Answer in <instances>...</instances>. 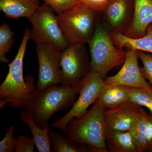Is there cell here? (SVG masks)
Segmentation results:
<instances>
[{"instance_id":"6da1fadb","label":"cell","mask_w":152,"mask_h":152,"mask_svg":"<svg viewBox=\"0 0 152 152\" xmlns=\"http://www.w3.org/2000/svg\"><path fill=\"white\" fill-rule=\"evenodd\" d=\"M31 37V29L26 28L16 56L9 64V72L0 86V108L7 104L12 108L23 109L36 91L33 76H23V60Z\"/></svg>"},{"instance_id":"7a4b0ae2","label":"cell","mask_w":152,"mask_h":152,"mask_svg":"<svg viewBox=\"0 0 152 152\" xmlns=\"http://www.w3.org/2000/svg\"><path fill=\"white\" fill-rule=\"evenodd\" d=\"M80 85L65 87L52 86L42 91H36L23 110L27 112L40 128L49 124L55 113L64 110L73 104L78 94Z\"/></svg>"},{"instance_id":"3957f363","label":"cell","mask_w":152,"mask_h":152,"mask_svg":"<svg viewBox=\"0 0 152 152\" xmlns=\"http://www.w3.org/2000/svg\"><path fill=\"white\" fill-rule=\"evenodd\" d=\"M105 109L96 99L84 115L70 120L64 133L68 140L76 145L86 144L108 152L106 145Z\"/></svg>"},{"instance_id":"277c9868","label":"cell","mask_w":152,"mask_h":152,"mask_svg":"<svg viewBox=\"0 0 152 152\" xmlns=\"http://www.w3.org/2000/svg\"><path fill=\"white\" fill-rule=\"evenodd\" d=\"M88 44L91 71L99 74L103 78L112 69L124 64L126 52L114 44L110 33L99 18L94 34Z\"/></svg>"},{"instance_id":"5b68a950","label":"cell","mask_w":152,"mask_h":152,"mask_svg":"<svg viewBox=\"0 0 152 152\" xmlns=\"http://www.w3.org/2000/svg\"><path fill=\"white\" fill-rule=\"evenodd\" d=\"M58 23L69 44H88L94 34L99 13L86 3L57 15Z\"/></svg>"},{"instance_id":"8992f818","label":"cell","mask_w":152,"mask_h":152,"mask_svg":"<svg viewBox=\"0 0 152 152\" xmlns=\"http://www.w3.org/2000/svg\"><path fill=\"white\" fill-rule=\"evenodd\" d=\"M28 19L32 25L30 39L36 45H50L61 51L69 45L59 25L57 15L46 3L39 6Z\"/></svg>"},{"instance_id":"52a82bcc","label":"cell","mask_w":152,"mask_h":152,"mask_svg":"<svg viewBox=\"0 0 152 152\" xmlns=\"http://www.w3.org/2000/svg\"><path fill=\"white\" fill-rule=\"evenodd\" d=\"M86 44H69L61 51L60 61L61 86H76L91 71Z\"/></svg>"},{"instance_id":"ba28073f","label":"cell","mask_w":152,"mask_h":152,"mask_svg":"<svg viewBox=\"0 0 152 152\" xmlns=\"http://www.w3.org/2000/svg\"><path fill=\"white\" fill-rule=\"evenodd\" d=\"M79 96L67 113L51 124V128L65 132L66 125L74 118H80L86 113L91 105L96 100L104 84V79L99 74L91 71L79 83Z\"/></svg>"},{"instance_id":"9c48e42d","label":"cell","mask_w":152,"mask_h":152,"mask_svg":"<svg viewBox=\"0 0 152 152\" xmlns=\"http://www.w3.org/2000/svg\"><path fill=\"white\" fill-rule=\"evenodd\" d=\"M39 65L36 91H42L61 83L60 61L61 51L50 45H36Z\"/></svg>"},{"instance_id":"30bf717a","label":"cell","mask_w":152,"mask_h":152,"mask_svg":"<svg viewBox=\"0 0 152 152\" xmlns=\"http://www.w3.org/2000/svg\"><path fill=\"white\" fill-rule=\"evenodd\" d=\"M134 0H112L99 13V18L111 34H124L132 23Z\"/></svg>"},{"instance_id":"8fae6325","label":"cell","mask_w":152,"mask_h":152,"mask_svg":"<svg viewBox=\"0 0 152 152\" xmlns=\"http://www.w3.org/2000/svg\"><path fill=\"white\" fill-rule=\"evenodd\" d=\"M139 58L137 50L129 49L120 70L114 75L106 77L104 79V83L121 85L135 88L151 87L142 75Z\"/></svg>"},{"instance_id":"7c38bea8","label":"cell","mask_w":152,"mask_h":152,"mask_svg":"<svg viewBox=\"0 0 152 152\" xmlns=\"http://www.w3.org/2000/svg\"><path fill=\"white\" fill-rule=\"evenodd\" d=\"M144 110L143 107L132 101L125 102L116 107L106 109L104 121L106 131H129Z\"/></svg>"},{"instance_id":"4fadbf2b","label":"cell","mask_w":152,"mask_h":152,"mask_svg":"<svg viewBox=\"0 0 152 152\" xmlns=\"http://www.w3.org/2000/svg\"><path fill=\"white\" fill-rule=\"evenodd\" d=\"M134 2L132 23L124 35L137 39L145 34L147 26L152 23V0H134Z\"/></svg>"},{"instance_id":"5bb4252c","label":"cell","mask_w":152,"mask_h":152,"mask_svg":"<svg viewBox=\"0 0 152 152\" xmlns=\"http://www.w3.org/2000/svg\"><path fill=\"white\" fill-rule=\"evenodd\" d=\"M130 91L126 86L104 83L97 99L106 109L115 108L130 101Z\"/></svg>"},{"instance_id":"9a60e30c","label":"cell","mask_w":152,"mask_h":152,"mask_svg":"<svg viewBox=\"0 0 152 152\" xmlns=\"http://www.w3.org/2000/svg\"><path fill=\"white\" fill-rule=\"evenodd\" d=\"M39 6V0H0V10L8 18H29Z\"/></svg>"},{"instance_id":"2e32d148","label":"cell","mask_w":152,"mask_h":152,"mask_svg":"<svg viewBox=\"0 0 152 152\" xmlns=\"http://www.w3.org/2000/svg\"><path fill=\"white\" fill-rule=\"evenodd\" d=\"M114 44L120 48H127L152 54V23L147 26L145 34L140 38L133 39L123 34H111Z\"/></svg>"},{"instance_id":"e0dca14e","label":"cell","mask_w":152,"mask_h":152,"mask_svg":"<svg viewBox=\"0 0 152 152\" xmlns=\"http://www.w3.org/2000/svg\"><path fill=\"white\" fill-rule=\"evenodd\" d=\"M106 145L110 152H138L129 131H106Z\"/></svg>"},{"instance_id":"ac0fdd59","label":"cell","mask_w":152,"mask_h":152,"mask_svg":"<svg viewBox=\"0 0 152 152\" xmlns=\"http://www.w3.org/2000/svg\"><path fill=\"white\" fill-rule=\"evenodd\" d=\"M20 118L22 122L27 125L30 128L38 151L39 152H51L49 136V132L51 128L50 125H46L43 129L40 128L36 124L31 115L25 110L21 112Z\"/></svg>"},{"instance_id":"d6986e66","label":"cell","mask_w":152,"mask_h":152,"mask_svg":"<svg viewBox=\"0 0 152 152\" xmlns=\"http://www.w3.org/2000/svg\"><path fill=\"white\" fill-rule=\"evenodd\" d=\"M49 138L51 152H96L97 149L90 145L83 144L76 145L68 139L64 137L59 133L50 130Z\"/></svg>"},{"instance_id":"ffe728a7","label":"cell","mask_w":152,"mask_h":152,"mask_svg":"<svg viewBox=\"0 0 152 152\" xmlns=\"http://www.w3.org/2000/svg\"><path fill=\"white\" fill-rule=\"evenodd\" d=\"M148 116V113L144 110L134 126L129 131L138 152H147L146 133Z\"/></svg>"},{"instance_id":"44dd1931","label":"cell","mask_w":152,"mask_h":152,"mask_svg":"<svg viewBox=\"0 0 152 152\" xmlns=\"http://www.w3.org/2000/svg\"><path fill=\"white\" fill-rule=\"evenodd\" d=\"M15 34L11 30L10 26L4 23L0 26V61L7 63L9 60L6 54L10 51L14 42Z\"/></svg>"},{"instance_id":"7402d4cb","label":"cell","mask_w":152,"mask_h":152,"mask_svg":"<svg viewBox=\"0 0 152 152\" xmlns=\"http://www.w3.org/2000/svg\"><path fill=\"white\" fill-rule=\"evenodd\" d=\"M130 101L145 107L152 114V88L151 87L143 88H131Z\"/></svg>"},{"instance_id":"603a6c76","label":"cell","mask_w":152,"mask_h":152,"mask_svg":"<svg viewBox=\"0 0 152 152\" xmlns=\"http://www.w3.org/2000/svg\"><path fill=\"white\" fill-rule=\"evenodd\" d=\"M57 15L73 8L80 2V0H43Z\"/></svg>"},{"instance_id":"cb8c5ba5","label":"cell","mask_w":152,"mask_h":152,"mask_svg":"<svg viewBox=\"0 0 152 152\" xmlns=\"http://www.w3.org/2000/svg\"><path fill=\"white\" fill-rule=\"evenodd\" d=\"M137 53L142 64V66L140 67L142 75L146 80L148 81L152 88V55L141 51H137Z\"/></svg>"},{"instance_id":"d4e9b609","label":"cell","mask_w":152,"mask_h":152,"mask_svg":"<svg viewBox=\"0 0 152 152\" xmlns=\"http://www.w3.org/2000/svg\"><path fill=\"white\" fill-rule=\"evenodd\" d=\"M16 125L10 126L8 129L5 136L0 142V152H12L15 148V139L13 137Z\"/></svg>"},{"instance_id":"484cf974","label":"cell","mask_w":152,"mask_h":152,"mask_svg":"<svg viewBox=\"0 0 152 152\" xmlns=\"http://www.w3.org/2000/svg\"><path fill=\"white\" fill-rule=\"evenodd\" d=\"M34 141L33 137L21 135L15 139L16 152H34Z\"/></svg>"},{"instance_id":"4316f807","label":"cell","mask_w":152,"mask_h":152,"mask_svg":"<svg viewBox=\"0 0 152 152\" xmlns=\"http://www.w3.org/2000/svg\"><path fill=\"white\" fill-rule=\"evenodd\" d=\"M112 0H83L82 2L86 3L90 7L99 13Z\"/></svg>"},{"instance_id":"83f0119b","label":"cell","mask_w":152,"mask_h":152,"mask_svg":"<svg viewBox=\"0 0 152 152\" xmlns=\"http://www.w3.org/2000/svg\"><path fill=\"white\" fill-rule=\"evenodd\" d=\"M146 139L147 152H152V114L148 113L147 122Z\"/></svg>"},{"instance_id":"f1b7e54d","label":"cell","mask_w":152,"mask_h":152,"mask_svg":"<svg viewBox=\"0 0 152 152\" xmlns=\"http://www.w3.org/2000/svg\"><path fill=\"white\" fill-rule=\"evenodd\" d=\"M80 1H83V0H80Z\"/></svg>"}]
</instances>
